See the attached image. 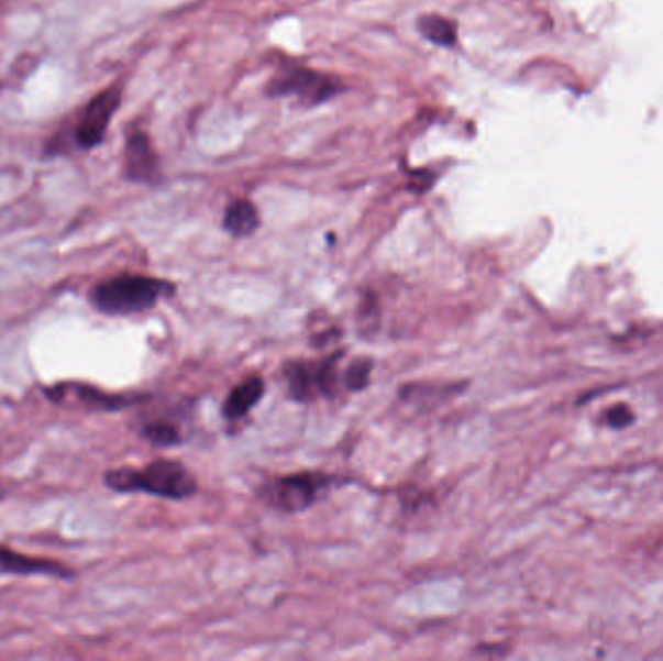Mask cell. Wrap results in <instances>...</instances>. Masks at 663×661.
Returning <instances> with one entry per match:
<instances>
[{
    "instance_id": "obj_1",
    "label": "cell",
    "mask_w": 663,
    "mask_h": 661,
    "mask_svg": "<svg viewBox=\"0 0 663 661\" xmlns=\"http://www.w3.org/2000/svg\"><path fill=\"white\" fill-rule=\"evenodd\" d=\"M175 294V286L165 279L123 274L106 279L91 289L93 309L111 317H126L154 309L159 299Z\"/></svg>"
},
{
    "instance_id": "obj_2",
    "label": "cell",
    "mask_w": 663,
    "mask_h": 661,
    "mask_svg": "<svg viewBox=\"0 0 663 661\" xmlns=\"http://www.w3.org/2000/svg\"><path fill=\"white\" fill-rule=\"evenodd\" d=\"M106 485L119 493H150L175 500L190 497L198 489L195 475L175 460H156L142 470L121 467L107 472Z\"/></svg>"
},
{
    "instance_id": "obj_3",
    "label": "cell",
    "mask_w": 663,
    "mask_h": 661,
    "mask_svg": "<svg viewBox=\"0 0 663 661\" xmlns=\"http://www.w3.org/2000/svg\"><path fill=\"white\" fill-rule=\"evenodd\" d=\"M330 477L324 474H295L279 477L263 491L272 507L284 513H299L311 507L320 491L327 487Z\"/></svg>"
},
{
    "instance_id": "obj_4",
    "label": "cell",
    "mask_w": 663,
    "mask_h": 661,
    "mask_svg": "<svg viewBox=\"0 0 663 661\" xmlns=\"http://www.w3.org/2000/svg\"><path fill=\"white\" fill-rule=\"evenodd\" d=\"M342 357L338 353L324 361H295L286 367L289 394L295 400H311L317 394L334 393L336 388V363Z\"/></svg>"
},
{
    "instance_id": "obj_5",
    "label": "cell",
    "mask_w": 663,
    "mask_h": 661,
    "mask_svg": "<svg viewBox=\"0 0 663 661\" xmlns=\"http://www.w3.org/2000/svg\"><path fill=\"white\" fill-rule=\"evenodd\" d=\"M338 88L332 78L324 74L312 73L307 68H297L281 74L272 82V96H289L303 101L305 106H319L322 101L332 98Z\"/></svg>"
},
{
    "instance_id": "obj_6",
    "label": "cell",
    "mask_w": 663,
    "mask_h": 661,
    "mask_svg": "<svg viewBox=\"0 0 663 661\" xmlns=\"http://www.w3.org/2000/svg\"><path fill=\"white\" fill-rule=\"evenodd\" d=\"M119 106H121L119 88H109L91 99L78 123V131H76L78 144L82 147L99 146L101 140L106 139L107 129L111 119L115 117Z\"/></svg>"
},
{
    "instance_id": "obj_7",
    "label": "cell",
    "mask_w": 663,
    "mask_h": 661,
    "mask_svg": "<svg viewBox=\"0 0 663 661\" xmlns=\"http://www.w3.org/2000/svg\"><path fill=\"white\" fill-rule=\"evenodd\" d=\"M0 574H16V576H55V579H70L73 571L68 566L49 561L18 553L12 549L0 548Z\"/></svg>"
},
{
    "instance_id": "obj_8",
    "label": "cell",
    "mask_w": 663,
    "mask_h": 661,
    "mask_svg": "<svg viewBox=\"0 0 663 661\" xmlns=\"http://www.w3.org/2000/svg\"><path fill=\"white\" fill-rule=\"evenodd\" d=\"M124 173L132 180L152 183L157 175V157L150 139L142 132L132 134L124 147Z\"/></svg>"
},
{
    "instance_id": "obj_9",
    "label": "cell",
    "mask_w": 663,
    "mask_h": 661,
    "mask_svg": "<svg viewBox=\"0 0 663 661\" xmlns=\"http://www.w3.org/2000/svg\"><path fill=\"white\" fill-rule=\"evenodd\" d=\"M263 394L264 381L261 376L246 378L245 383L239 384L231 390L228 400L223 404V417L230 421L245 417L261 401Z\"/></svg>"
},
{
    "instance_id": "obj_10",
    "label": "cell",
    "mask_w": 663,
    "mask_h": 661,
    "mask_svg": "<svg viewBox=\"0 0 663 661\" xmlns=\"http://www.w3.org/2000/svg\"><path fill=\"white\" fill-rule=\"evenodd\" d=\"M261 225L258 210L248 200H235L228 206L223 216V228L233 238H248Z\"/></svg>"
},
{
    "instance_id": "obj_11",
    "label": "cell",
    "mask_w": 663,
    "mask_h": 661,
    "mask_svg": "<svg viewBox=\"0 0 663 661\" xmlns=\"http://www.w3.org/2000/svg\"><path fill=\"white\" fill-rule=\"evenodd\" d=\"M419 32L426 35L429 42L442 47H452L456 43V25L446 18L423 16L419 18Z\"/></svg>"
},
{
    "instance_id": "obj_12",
    "label": "cell",
    "mask_w": 663,
    "mask_h": 661,
    "mask_svg": "<svg viewBox=\"0 0 663 661\" xmlns=\"http://www.w3.org/2000/svg\"><path fill=\"white\" fill-rule=\"evenodd\" d=\"M142 434H144L146 441L156 444V447H173V444H177L180 441L177 427L165 423V421H154V423L144 425Z\"/></svg>"
},
{
    "instance_id": "obj_13",
    "label": "cell",
    "mask_w": 663,
    "mask_h": 661,
    "mask_svg": "<svg viewBox=\"0 0 663 661\" xmlns=\"http://www.w3.org/2000/svg\"><path fill=\"white\" fill-rule=\"evenodd\" d=\"M371 371H373V361H353L350 368H347V373H345V386H347L350 390H353V393L363 390L368 384V378H371Z\"/></svg>"
},
{
    "instance_id": "obj_14",
    "label": "cell",
    "mask_w": 663,
    "mask_h": 661,
    "mask_svg": "<svg viewBox=\"0 0 663 661\" xmlns=\"http://www.w3.org/2000/svg\"><path fill=\"white\" fill-rule=\"evenodd\" d=\"M631 408L629 406H615V408L609 409L607 411V423L615 427V429H622V427H627V425L632 423Z\"/></svg>"
}]
</instances>
